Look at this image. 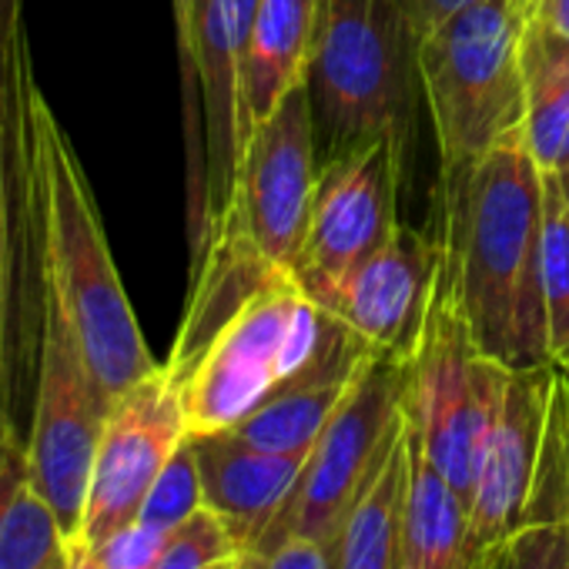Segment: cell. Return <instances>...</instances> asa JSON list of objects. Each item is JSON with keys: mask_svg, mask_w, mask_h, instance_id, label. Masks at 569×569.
I'll use <instances>...</instances> for the list:
<instances>
[{"mask_svg": "<svg viewBox=\"0 0 569 569\" xmlns=\"http://www.w3.org/2000/svg\"><path fill=\"white\" fill-rule=\"evenodd\" d=\"M439 241L479 352L512 372L552 366L542 292V171L522 131L439 174Z\"/></svg>", "mask_w": 569, "mask_h": 569, "instance_id": "obj_1", "label": "cell"}, {"mask_svg": "<svg viewBox=\"0 0 569 569\" xmlns=\"http://www.w3.org/2000/svg\"><path fill=\"white\" fill-rule=\"evenodd\" d=\"M31 111L44 201L48 292L61 306L94 382L114 402L161 369V362H154L138 329L91 181L41 88H34Z\"/></svg>", "mask_w": 569, "mask_h": 569, "instance_id": "obj_2", "label": "cell"}, {"mask_svg": "<svg viewBox=\"0 0 569 569\" xmlns=\"http://www.w3.org/2000/svg\"><path fill=\"white\" fill-rule=\"evenodd\" d=\"M416 44L399 0H326L306 78L319 164L379 138L412 141Z\"/></svg>", "mask_w": 569, "mask_h": 569, "instance_id": "obj_3", "label": "cell"}, {"mask_svg": "<svg viewBox=\"0 0 569 569\" xmlns=\"http://www.w3.org/2000/svg\"><path fill=\"white\" fill-rule=\"evenodd\" d=\"M522 31L526 8L516 0H472L416 44L439 174L522 131Z\"/></svg>", "mask_w": 569, "mask_h": 569, "instance_id": "obj_4", "label": "cell"}, {"mask_svg": "<svg viewBox=\"0 0 569 569\" xmlns=\"http://www.w3.org/2000/svg\"><path fill=\"white\" fill-rule=\"evenodd\" d=\"M326 309L296 281L292 268L258 289L181 376L188 436L234 429L319 349Z\"/></svg>", "mask_w": 569, "mask_h": 569, "instance_id": "obj_5", "label": "cell"}, {"mask_svg": "<svg viewBox=\"0 0 569 569\" xmlns=\"http://www.w3.org/2000/svg\"><path fill=\"white\" fill-rule=\"evenodd\" d=\"M509 372L512 369L479 352L459 302L456 268L442 251L426 329L409 359L402 409L419 446L466 506L472 496L476 452Z\"/></svg>", "mask_w": 569, "mask_h": 569, "instance_id": "obj_6", "label": "cell"}, {"mask_svg": "<svg viewBox=\"0 0 569 569\" xmlns=\"http://www.w3.org/2000/svg\"><path fill=\"white\" fill-rule=\"evenodd\" d=\"M409 362L372 352L342 406L312 446L302 476L264 536L251 549H271L292 536L336 542L406 402Z\"/></svg>", "mask_w": 569, "mask_h": 569, "instance_id": "obj_7", "label": "cell"}, {"mask_svg": "<svg viewBox=\"0 0 569 569\" xmlns=\"http://www.w3.org/2000/svg\"><path fill=\"white\" fill-rule=\"evenodd\" d=\"M409 141L379 138L319 164L309 221L292 258L302 292L322 306L399 228V184Z\"/></svg>", "mask_w": 569, "mask_h": 569, "instance_id": "obj_8", "label": "cell"}, {"mask_svg": "<svg viewBox=\"0 0 569 569\" xmlns=\"http://www.w3.org/2000/svg\"><path fill=\"white\" fill-rule=\"evenodd\" d=\"M111 402L94 382L84 352L48 292L41 369L28 426V456L34 479L51 502L64 539L81 532L91 469Z\"/></svg>", "mask_w": 569, "mask_h": 569, "instance_id": "obj_9", "label": "cell"}, {"mask_svg": "<svg viewBox=\"0 0 569 569\" xmlns=\"http://www.w3.org/2000/svg\"><path fill=\"white\" fill-rule=\"evenodd\" d=\"M316 181L319 148L312 101L309 88L299 84L264 121L251 128L224 208L238 214L241 228L264 258L292 268L309 221Z\"/></svg>", "mask_w": 569, "mask_h": 569, "instance_id": "obj_10", "label": "cell"}, {"mask_svg": "<svg viewBox=\"0 0 569 569\" xmlns=\"http://www.w3.org/2000/svg\"><path fill=\"white\" fill-rule=\"evenodd\" d=\"M184 439L188 419L181 382L168 366H161L111 402L78 536L88 546H98L118 529L131 526L154 479Z\"/></svg>", "mask_w": 569, "mask_h": 569, "instance_id": "obj_11", "label": "cell"}, {"mask_svg": "<svg viewBox=\"0 0 569 569\" xmlns=\"http://www.w3.org/2000/svg\"><path fill=\"white\" fill-rule=\"evenodd\" d=\"M556 366L509 372L499 406L482 432L469 496V559L489 556L526 522L539 446L549 419Z\"/></svg>", "mask_w": 569, "mask_h": 569, "instance_id": "obj_12", "label": "cell"}, {"mask_svg": "<svg viewBox=\"0 0 569 569\" xmlns=\"http://www.w3.org/2000/svg\"><path fill=\"white\" fill-rule=\"evenodd\" d=\"M439 261V231L432 234L399 221L392 238L369 261H362L319 309L349 326L372 352L409 362L426 329Z\"/></svg>", "mask_w": 569, "mask_h": 569, "instance_id": "obj_13", "label": "cell"}, {"mask_svg": "<svg viewBox=\"0 0 569 569\" xmlns=\"http://www.w3.org/2000/svg\"><path fill=\"white\" fill-rule=\"evenodd\" d=\"M369 356L372 349L326 312V332L316 356L228 432L264 452L309 456Z\"/></svg>", "mask_w": 569, "mask_h": 569, "instance_id": "obj_14", "label": "cell"}, {"mask_svg": "<svg viewBox=\"0 0 569 569\" xmlns=\"http://www.w3.org/2000/svg\"><path fill=\"white\" fill-rule=\"evenodd\" d=\"M188 439L198 459L204 506L221 516L241 552L258 546L268 522L292 496L309 456L264 452L228 429Z\"/></svg>", "mask_w": 569, "mask_h": 569, "instance_id": "obj_15", "label": "cell"}, {"mask_svg": "<svg viewBox=\"0 0 569 569\" xmlns=\"http://www.w3.org/2000/svg\"><path fill=\"white\" fill-rule=\"evenodd\" d=\"M322 11L326 0H258L238 68L244 141L258 121L306 84L322 31Z\"/></svg>", "mask_w": 569, "mask_h": 569, "instance_id": "obj_16", "label": "cell"}, {"mask_svg": "<svg viewBox=\"0 0 569 569\" xmlns=\"http://www.w3.org/2000/svg\"><path fill=\"white\" fill-rule=\"evenodd\" d=\"M64 546L61 522L31 469L28 432L0 416V569H61Z\"/></svg>", "mask_w": 569, "mask_h": 569, "instance_id": "obj_17", "label": "cell"}, {"mask_svg": "<svg viewBox=\"0 0 569 569\" xmlns=\"http://www.w3.org/2000/svg\"><path fill=\"white\" fill-rule=\"evenodd\" d=\"M399 569H489V562L476 566L469 559V506L432 466L412 426Z\"/></svg>", "mask_w": 569, "mask_h": 569, "instance_id": "obj_18", "label": "cell"}, {"mask_svg": "<svg viewBox=\"0 0 569 569\" xmlns=\"http://www.w3.org/2000/svg\"><path fill=\"white\" fill-rule=\"evenodd\" d=\"M409 486L406 409L389 432L366 486L359 489L336 539V569H399L402 506Z\"/></svg>", "mask_w": 569, "mask_h": 569, "instance_id": "obj_19", "label": "cell"}, {"mask_svg": "<svg viewBox=\"0 0 569 569\" xmlns=\"http://www.w3.org/2000/svg\"><path fill=\"white\" fill-rule=\"evenodd\" d=\"M522 141L539 171L569 161V38L526 18L522 31Z\"/></svg>", "mask_w": 569, "mask_h": 569, "instance_id": "obj_20", "label": "cell"}, {"mask_svg": "<svg viewBox=\"0 0 569 569\" xmlns=\"http://www.w3.org/2000/svg\"><path fill=\"white\" fill-rule=\"evenodd\" d=\"M542 292L556 362L569 352V194L556 171H542Z\"/></svg>", "mask_w": 569, "mask_h": 569, "instance_id": "obj_21", "label": "cell"}, {"mask_svg": "<svg viewBox=\"0 0 569 569\" xmlns=\"http://www.w3.org/2000/svg\"><path fill=\"white\" fill-rule=\"evenodd\" d=\"M238 552L241 549L231 529L221 522V516L201 506L194 516H188L181 526L171 529L154 569H221L234 562Z\"/></svg>", "mask_w": 569, "mask_h": 569, "instance_id": "obj_22", "label": "cell"}, {"mask_svg": "<svg viewBox=\"0 0 569 569\" xmlns=\"http://www.w3.org/2000/svg\"><path fill=\"white\" fill-rule=\"evenodd\" d=\"M204 506V492H201V472H198V459L191 449V439H184L174 456L168 459V466L161 469V476L154 479L138 519L148 526H161V529H174L181 526L188 516H194Z\"/></svg>", "mask_w": 569, "mask_h": 569, "instance_id": "obj_23", "label": "cell"}, {"mask_svg": "<svg viewBox=\"0 0 569 569\" xmlns=\"http://www.w3.org/2000/svg\"><path fill=\"white\" fill-rule=\"evenodd\" d=\"M489 569H569V519L526 522L492 552Z\"/></svg>", "mask_w": 569, "mask_h": 569, "instance_id": "obj_24", "label": "cell"}, {"mask_svg": "<svg viewBox=\"0 0 569 569\" xmlns=\"http://www.w3.org/2000/svg\"><path fill=\"white\" fill-rule=\"evenodd\" d=\"M171 529L161 526H148L141 519H134L131 526L118 529L114 536H108L104 542L91 546L101 559L104 569H154V562L164 552Z\"/></svg>", "mask_w": 569, "mask_h": 569, "instance_id": "obj_25", "label": "cell"}, {"mask_svg": "<svg viewBox=\"0 0 569 569\" xmlns=\"http://www.w3.org/2000/svg\"><path fill=\"white\" fill-rule=\"evenodd\" d=\"M231 569H336V542L292 536L271 549H244Z\"/></svg>", "mask_w": 569, "mask_h": 569, "instance_id": "obj_26", "label": "cell"}, {"mask_svg": "<svg viewBox=\"0 0 569 569\" xmlns=\"http://www.w3.org/2000/svg\"><path fill=\"white\" fill-rule=\"evenodd\" d=\"M466 4H472V0H399V8L406 11L416 41H422L429 31H436L446 18H452Z\"/></svg>", "mask_w": 569, "mask_h": 569, "instance_id": "obj_27", "label": "cell"}, {"mask_svg": "<svg viewBox=\"0 0 569 569\" xmlns=\"http://www.w3.org/2000/svg\"><path fill=\"white\" fill-rule=\"evenodd\" d=\"M526 18L569 38V0H529Z\"/></svg>", "mask_w": 569, "mask_h": 569, "instance_id": "obj_28", "label": "cell"}, {"mask_svg": "<svg viewBox=\"0 0 569 569\" xmlns=\"http://www.w3.org/2000/svg\"><path fill=\"white\" fill-rule=\"evenodd\" d=\"M61 569H104V566H101L98 552H94L81 536H74V539H68V546H64V566H61Z\"/></svg>", "mask_w": 569, "mask_h": 569, "instance_id": "obj_29", "label": "cell"}, {"mask_svg": "<svg viewBox=\"0 0 569 569\" xmlns=\"http://www.w3.org/2000/svg\"><path fill=\"white\" fill-rule=\"evenodd\" d=\"M552 366H556V372H559V379H562V386H566V392H569V352H566L562 359H556Z\"/></svg>", "mask_w": 569, "mask_h": 569, "instance_id": "obj_30", "label": "cell"}, {"mask_svg": "<svg viewBox=\"0 0 569 569\" xmlns=\"http://www.w3.org/2000/svg\"><path fill=\"white\" fill-rule=\"evenodd\" d=\"M559 181H562V188H566V194H569V161H566V168L559 171Z\"/></svg>", "mask_w": 569, "mask_h": 569, "instance_id": "obj_31", "label": "cell"}, {"mask_svg": "<svg viewBox=\"0 0 569 569\" xmlns=\"http://www.w3.org/2000/svg\"><path fill=\"white\" fill-rule=\"evenodd\" d=\"M8 4H11V0H0V11H4V8H8Z\"/></svg>", "mask_w": 569, "mask_h": 569, "instance_id": "obj_32", "label": "cell"}, {"mask_svg": "<svg viewBox=\"0 0 569 569\" xmlns=\"http://www.w3.org/2000/svg\"><path fill=\"white\" fill-rule=\"evenodd\" d=\"M516 4H522V8H529V0H516Z\"/></svg>", "mask_w": 569, "mask_h": 569, "instance_id": "obj_33", "label": "cell"}, {"mask_svg": "<svg viewBox=\"0 0 569 569\" xmlns=\"http://www.w3.org/2000/svg\"><path fill=\"white\" fill-rule=\"evenodd\" d=\"M231 566H234V562H228V566H221V569H231Z\"/></svg>", "mask_w": 569, "mask_h": 569, "instance_id": "obj_34", "label": "cell"}]
</instances>
